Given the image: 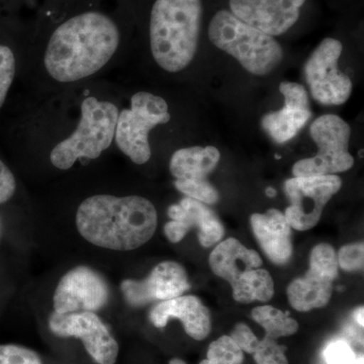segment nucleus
<instances>
[{
    "mask_svg": "<svg viewBox=\"0 0 364 364\" xmlns=\"http://www.w3.org/2000/svg\"><path fill=\"white\" fill-rule=\"evenodd\" d=\"M169 364H186L183 360L179 358H173L169 361Z\"/></svg>",
    "mask_w": 364,
    "mask_h": 364,
    "instance_id": "34",
    "label": "nucleus"
},
{
    "mask_svg": "<svg viewBox=\"0 0 364 364\" xmlns=\"http://www.w3.org/2000/svg\"><path fill=\"white\" fill-rule=\"evenodd\" d=\"M119 91L116 78H102L28 97L23 138L45 151L53 169L97 161L114 148Z\"/></svg>",
    "mask_w": 364,
    "mask_h": 364,
    "instance_id": "2",
    "label": "nucleus"
},
{
    "mask_svg": "<svg viewBox=\"0 0 364 364\" xmlns=\"http://www.w3.org/2000/svg\"><path fill=\"white\" fill-rule=\"evenodd\" d=\"M33 1H35V0H33ZM40 1H41V0H40Z\"/></svg>",
    "mask_w": 364,
    "mask_h": 364,
    "instance_id": "37",
    "label": "nucleus"
},
{
    "mask_svg": "<svg viewBox=\"0 0 364 364\" xmlns=\"http://www.w3.org/2000/svg\"><path fill=\"white\" fill-rule=\"evenodd\" d=\"M333 293L332 280L308 270L305 277L294 280L287 287L289 301L299 312L324 308Z\"/></svg>",
    "mask_w": 364,
    "mask_h": 364,
    "instance_id": "20",
    "label": "nucleus"
},
{
    "mask_svg": "<svg viewBox=\"0 0 364 364\" xmlns=\"http://www.w3.org/2000/svg\"><path fill=\"white\" fill-rule=\"evenodd\" d=\"M354 318H355L356 322L358 323V325H360L361 327H363V308H359L358 311H356L355 314H354Z\"/></svg>",
    "mask_w": 364,
    "mask_h": 364,
    "instance_id": "32",
    "label": "nucleus"
},
{
    "mask_svg": "<svg viewBox=\"0 0 364 364\" xmlns=\"http://www.w3.org/2000/svg\"><path fill=\"white\" fill-rule=\"evenodd\" d=\"M310 133L318 152L294 165V177L335 176L353 166L354 159L348 151L351 129L343 119L324 114L314 121Z\"/></svg>",
    "mask_w": 364,
    "mask_h": 364,
    "instance_id": "7",
    "label": "nucleus"
},
{
    "mask_svg": "<svg viewBox=\"0 0 364 364\" xmlns=\"http://www.w3.org/2000/svg\"><path fill=\"white\" fill-rule=\"evenodd\" d=\"M230 337L234 340L235 343L238 345L242 351L249 354L253 353L259 342V339L255 336L252 330L244 323H239L235 326Z\"/></svg>",
    "mask_w": 364,
    "mask_h": 364,
    "instance_id": "30",
    "label": "nucleus"
},
{
    "mask_svg": "<svg viewBox=\"0 0 364 364\" xmlns=\"http://www.w3.org/2000/svg\"><path fill=\"white\" fill-rule=\"evenodd\" d=\"M338 265L346 272H358L363 269L364 262L363 243L348 244L340 249Z\"/></svg>",
    "mask_w": 364,
    "mask_h": 364,
    "instance_id": "29",
    "label": "nucleus"
},
{
    "mask_svg": "<svg viewBox=\"0 0 364 364\" xmlns=\"http://www.w3.org/2000/svg\"><path fill=\"white\" fill-rule=\"evenodd\" d=\"M286 351L287 347L277 343V340L264 337L259 340L252 354L256 364H289Z\"/></svg>",
    "mask_w": 364,
    "mask_h": 364,
    "instance_id": "26",
    "label": "nucleus"
},
{
    "mask_svg": "<svg viewBox=\"0 0 364 364\" xmlns=\"http://www.w3.org/2000/svg\"><path fill=\"white\" fill-rule=\"evenodd\" d=\"M20 67V54L11 45L0 43V109L6 105Z\"/></svg>",
    "mask_w": 364,
    "mask_h": 364,
    "instance_id": "23",
    "label": "nucleus"
},
{
    "mask_svg": "<svg viewBox=\"0 0 364 364\" xmlns=\"http://www.w3.org/2000/svg\"><path fill=\"white\" fill-rule=\"evenodd\" d=\"M49 328L53 334L62 338L75 337L80 339L95 363H116L119 344L97 314L53 312L49 318Z\"/></svg>",
    "mask_w": 364,
    "mask_h": 364,
    "instance_id": "11",
    "label": "nucleus"
},
{
    "mask_svg": "<svg viewBox=\"0 0 364 364\" xmlns=\"http://www.w3.org/2000/svg\"><path fill=\"white\" fill-rule=\"evenodd\" d=\"M109 299V289L102 274L87 267L72 268L60 279L53 296L54 312H98Z\"/></svg>",
    "mask_w": 364,
    "mask_h": 364,
    "instance_id": "12",
    "label": "nucleus"
},
{
    "mask_svg": "<svg viewBox=\"0 0 364 364\" xmlns=\"http://www.w3.org/2000/svg\"><path fill=\"white\" fill-rule=\"evenodd\" d=\"M235 301L250 304L268 301L274 294V282L270 273L261 268L248 270L231 284Z\"/></svg>",
    "mask_w": 364,
    "mask_h": 364,
    "instance_id": "21",
    "label": "nucleus"
},
{
    "mask_svg": "<svg viewBox=\"0 0 364 364\" xmlns=\"http://www.w3.org/2000/svg\"><path fill=\"white\" fill-rule=\"evenodd\" d=\"M251 316L264 329L265 337L270 339L291 336L299 330L298 322L289 318V313H284L274 306H258L252 310Z\"/></svg>",
    "mask_w": 364,
    "mask_h": 364,
    "instance_id": "22",
    "label": "nucleus"
},
{
    "mask_svg": "<svg viewBox=\"0 0 364 364\" xmlns=\"http://www.w3.org/2000/svg\"><path fill=\"white\" fill-rule=\"evenodd\" d=\"M189 289L188 273L174 261L159 263L145 279H126L121 284L127 303L136 308L152 301L178 298Z\"/></svg>",
    "mask_w": 364,
    "mask_h": 364,
    "instance_id": "13",
    "label": "nucleus"
},
{
    "mask_svg": "<svg viewBox=\"0 0 364 364\" xmlns=\"http://www.w3.org/2000/svg\"><path fill=\"white\" fill-rule=\"evenodd\" d=\"M244 352L230 336H222L208 346L207 358L200 364H242Z\"/></svg>",
    "mask_w": 364,
    "mask_h": 364,
    "instance_id": "24",
    "label": "nucleus"
},
{
    "mask_svg": "<svg viewBox=\"0 0 364 364\" xmlns=\"http://www.w3.org/2000/svg\"><path fill=\"white\" fill-rule=\"evenodd\" d=\"M262 265L259 254L246 248L234 238L218 244L210 255V267L215 275L227 280L230 284L244 272L259 268Z\"/></svg>",
    "mask_w": 364,
    "mask_h": 364,
    "instance_id": "19",
    "label": "nucleus"
},
{
    "mask_svg": "<svg viewBox=\"0 0 364 364\" xmlns=\"http://www.w3.org/2000/svg\"><path fill=\"white\" fill-rule=\"evenodd\" d=\"M306 0H230L231 13L267 35H282L298 21Z\"/></svg>",
    "mask_w": 364,
    "mask_h": 364,
    "instance_id": "14",
    "label": "nucleus"
},
{
    "mask_svg": "<svg viewBox=\"0 0 364 364\" xmlns=\"http://www.w3.org/2000/svg\"><path fill=\"white\" fill-rule=\"evenodd\" d=\"M171 119L168 102L161 95L143 90L127 93L121 85L114 149L134 164H146L152 157L151 133Z\"/></svg>",
    "mask_w": 364,
    "mask_h": 364,
    "instance_id": "5",
    "label": "nucleus"
},
{
    "mask_svg": "<svg viewBox=\"0 0 364 364\" xmlns=\"http://www.w3.org/2000/svg\"><path fill=\"white\" fill-rule=\"evenodd\" d=\"M79 234L97 247L130 251L152 238L157 228V210L139 195L95 193L79 203L75 215Z\"/></svg>",
    "mask_w": 364,
    "mask_h": 364,
    "instance_id": "3",
    "label": "nucleus"
},
{
    "mask_svg": "<svg viewBox=\"0 0 364 364\" xmlns=\"http://www.w3.org/2000/svg\"><path fill=\"white\" fill-rule=\"evenodd\" d=\"M127 42L123 0H41L23 69L28 97L109 78Z\"/></svg>",
    "mask_w": 364,
    "mask_h": 364,
    "instance_id": "1",
    "label": "nucleus"
},
{
    "mask_svg": "<svg viewBox=\"0 0 364 364\" xmlns=\"http://www.w3.org/2000/svg\"><path fill=\"white\" fill-rule=\"evenodd\" d=\"M265 193H267L268 198H274V196H277V191L272 188H267V191H265Z\"/></svg>",
    "mask_w": 364,
    "mask_h": 364,
    "instance_id": "33",
    "label": "nucleus"
},
{
    "mask_svg": "<svg viewBox=\"0 0 364 364\" xmlns=\"http://www.w3.org/2000/svg\"><path fill=\"white\" fill-rule=\"evenodd\" d=\"M0 230H1V226H0Z\"/></svg>",
    "mask_w": 364,
    "mask_h": 364,
    "instance_id": "36",
    "label": "nucleus"
},
{
    "mask_svg": "<svg viewBox=\"0 0 364 364\" xmlns=\"http://www.w3.org/2000/svg\"><path fill=\"white\" fill-rule=\"evenodd\" d=\"M251 226L261 248L269 260L277 265L286 264L293 254L291 225L286 215L272 208L265 214L251 215Z\"/></svg>",
    "mask_w": 364,
    "mask_h": 364,
    "instance_id": "18",
    "label": "nucleus"
},
{
    "mask_svg": "<svg viewBox=\"0 0 364 364\" xmlns=\"http://www.w3.org/2000/svg\"><path fill=\"white\" fill-rule=\"evenodd\" d=\"M328 364H363V358H358L350 345L343 340L330 342L324 351Z\"/></svg>",
    "mask_w": 364,
    "mask_h": 364,
    "instance_id": "28",
    "label": "nucleus"
},
{
    "mask_svg": "<svg viewBox=\"0 0 364 364\" xmlns=\"http://www.w3.org/2000/svg\"><path fill=\"white\" fill-rule=\"evenodd\" d=\"M221 159L214 146H193L176 150L170 158L169 170L176 178L174 186L188 198L213 205L219 200V193L208 181Z\"/></svg>",
    "mask_w": 364,
    "mask_h": 364,
    "instance_id": "9",
    "label": "nucleus"
},
{
    "mask_svg": "<svg viewBox=\"0 0 364 364\" xmlns=\"http://www.w3.org/2000/svg\"><path fill=\"white\" fill-rule=\"evenodd\" d=\"M202 16V0H154L148 23V46L160 70L181 73L193 63Z\"/></svg>",
    "mask_w": 364,
    "mask_h": 364,
    "instance_id": "4",
    "label": "nucleus"
},
{
    "mask_svg": "<svg viewBox=\"0 0 364 364\" xmlns=\"http://www.w3.org/2000/svg\"><path fill=\"white\" fill-rule=\"evenodd\" d=\"M342 50L343 46L338 40L326 38L306 60V83L314 100L320 104L343 105L350 97V78L338 69Z\"/></svg>",
    "mask_w": 364,
    "mask_h": 364,
    "instance_id": "8",
    "label": "nucleus"
},
{
    "mask_svg": "<svg viewBox=\"0 0 364 364\" xmlns=\"http://www.w3.org/2000/svg\"><path fill=\"white\" fill-rule=\"evenodd\" d=\"M168 215L171 221L164 227V233L171 243H178L193 228L198 231V240L203 247H210L224 236L219 218L205 203L193 198H182L176 205H170Z\"/></svg>",
    "mask_w": 364,
    "mask_h": 364,
    "instance_id": "15",
    "label": "nucleus"
},
{
    "mask_svg": "<svg viewBox=\"0 0 364 364\" xmlns=\"http://www.w3.org/2000/svg\"><path fill=\"white\" fill-rule=\"evenodd\" d=\"M275 158H277V159H280V158H282V156H279V155H275Z\"/></svg>",
    "mask_w": 364,
    "mask_h": 364,
    "instance_id": "35",
    "label": "nucleus"
},
{
    "mask_svg": "<svg viewBox=\"0 0 364 364\" xmlns=\"http://www.w3.org/2000/svg\"><path fill=\"white\" fill-rule=\"evenodd\" d=\"M208 38L254 75H268L284 58L282 47L272 36L247 25L226 9L213 16Z\"/></svg>",
    "mask_w": 364,
    "mask_h": 364,
    "instance_id": "6",
    "label": "nucleus"
},
{
    "mask_svg": "<svg viewBox=\"0 0 364 364\" xmlns=\"http://www.w3.org/2000/svg\"><path fill=\"white\" fill-rule=\"evenodd\" d=\"M150 321L156 328H164L171 318H179L186 334L202 341L212 330L210 311L195 296H181L158 304L150 312Z\"/></svg>",
    "mask_w": 364,
    "mask_h": 364,
    "instance_id": "17",
    "label": "nucleus"
},
{
    "mask_svg": "<svg viewBox=\"0 0 364 364\" xmlns=\"http://www.w3.org/2000/svg\"><path fill=\"white\" fill-rule=\"evenodd\" d=\"M338 267L336 252L331 245L322 243L313 249L311 252L309 270L334 282L338 275Z\"/></svg>",
    "mask_w": 364,
    "mask_h": 364,
    "instance_id": "25",
    "label": "nucleus"
},
{
    "mask_svg": "<svg viewBox=\"0 0 364 364\" xmlns=\"http://www.w3.org/2000/svg\"><path fill=\"white\" fill-rule=\"evenodd\" d=\"M0 364H43L37 352L16 344L0 345Z\"/></svg>",
    "mask_w": 364,
    "mask_h": 364,
    "instance_id": "27",
    "label": "nucleus"
},
{
    "mask_svg": "<svg viewBox=\"0 0 364 364\" xmlns=\"http://www.w3.org/2000/svg\"><path fill=\"white\" fill-rule=\"evenodd\" d=\"M342 186L337 176H301L289 179L284 191L291 200L284 215L298 231L312 229L320 221L323 210Z\"/></svg>",
    "mask_w": 364,
    "mask_h": 364,
    "instance_id": "10",
    "label": "nucleus"
},
{
    "mask_svg": "<svg viewBox=\"0 0 364 364\" xmlns=\"http://www.w3.org/2000/svg\"><path fill=\"white\" fill-rule=\"evenodd\" d=\"M18 183L11 168L0 159V205H4L16 195Z\"/></svg>",
    "mask_w": 364,
    "mask_h": 364,
    "instance_id": "31",
    "label": "nucleus"
},
{
    "mask_svg": "<svg viewBox=\"0 0 364 364\" xmlns=\"http://www.w3.org/2000/svg\"><path fill=\"white\" fill-rule=\"evenodd\" d=\"M279 91L284 95V107L280 111L269 112L263 117V130L275 143L291 140L312 117L308 92L303 85L284 81Z\"/></svg>",
    "mask_w": 364,
    "mask_h": 364,
    "instance_id": "16",
    "label": "nucleus"
}]
</instances>
